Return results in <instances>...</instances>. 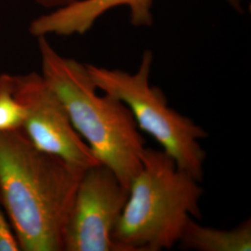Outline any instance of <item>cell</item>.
I'll use <instances>...</instances> for the list:
<instances>
[{"mask_svg": "<svg viewBox=\"0 0 251 251\" xmlns=\"http://www.w3.org/2000/svg\"><path fill=\"white\" fill-rule=\"evenodd\" d=\"M85 171L38 150L22 129L0 132V197L21 251H63Z\"/></svg>", "mask_w": 251, "mask_h": 251, "instance_id": "cell-1", "label": "cell"}, {"mask_svg": "<svg viewBox=\"0 0 251 251\" xmlns=\"http://www.w3.org/2000/svg\"><path fill=\"white\" fill-rule=\"evenodd\" d=\"M127 198L128 189L109 168L86 170L67 219L63 251H119L112 233Z\"/></svg>", "mask_w": 251, "mask_h": 251, "instance_id": "cell-6", "label": "cell"}, {"mask_svg": "<svg viewBox=\"0 0 251 251\" xmlns=\"http://www.w3.org/2000/svg\"><path fill=\"white\" fill-rule=\"evenodd\" d=\"M41 75L63 102L74 127L101 165L128 189L143 167L145 140L123 101L98 95L87 65L58 53L38 37Z\"/></svg>", "mask_w": 251, "mask_h": 251, "instance_id": "cell-2", "label": "cell"}, {"mask_svg": "<svg viewBox=\"0 0 251 251\" xmlns=\"http://www.w3.org/2000/svg\"><path fill=\"white\" fill-rule=\"evenodd\" d=\"M229 6L234 9L235 11L243 13L244 12V8H243V0H225Z\"/></svg>", "mask_w": 251, "mask_h": 251, "instance_id": "cell-12", "label": "cell"}, {"mask_svg": "<svg viewBox=\"0 0 251 251\" xmlns=\"http://www.w3.org/2000/svg\"><path fill=\"white\" fill-rule=\"evenodd\" d=\"M178 244L187 251H251V219L232 230H221L198 225L194 218H190Z\"/></svg>", "mask_w": 251, "mask_h": 251, "instance_id": "cell-8", "label": "cell"}, {"mask_svg": "<svg viewBox=\"0 0 251 251\" xmlns=\"http://www.w3.org/2000/svg\"><path fill=\"white\" fill-rule=\"evenodd\" d=\"M152 62V51L145 50L137 72L132 74L86 65L96 88L123 101L139 129L152 136L179 169L201 182L206 153L200 141L207 138V133L191 118L170 107L164 92L150 84Z\"/></svg>", "mask_w": 251, "mask_h": 251, "instance_id": "cell-4", "label": "cell"}, {"mask_svg": "<svg viewBox=\"0 0 251 251\" xmlns=\"http://www.w3.org/2000/svg\"><path fill=\"white\" fill-rule=\"evenodd\" d=\"M200 181L163 150L145 149L112 233L119 251H161L179 242L190 218H201Z\"/></svg>", "mask_w": 251, "mask_h": 251, "instance_id": "cell-3", "label": "cell"}, {"mask_svg": "<svg viewBox=\"0 0 251 251\" xmlns=\"http://www.w3.org/2000/svg\"><path fill=\"white\" fill-rule=\"evenodd\" d=\"M13 91L25 109L22 130L38 150L83 170L100 164L41 74L13 75Z\"/></svg>", "mask_w": 251, "mask_h": 251, "instance_id": "cell-5", "label": "cell"}, {"mask_svg": "<svg viewBox=\"0 0 251 251\" xmlns=\"http://www.w3.org/2000/svg\"><path fill=\"white\" fill-rule=\"evenodd\" d=\"M25 109L13 91V75H0V132L22 129Z\"/></svg>", "mask_w": 251, "mask_h": 251, "instance_id": "cell-9", "label": "cell"}, {"mask_svg": "<svg viewBox=\"0 0 251 251\" xmlns=\"http://www.w3.org/2000/svg\"><path fill=\"white\" fill-rule=\"evenodd\" d=\"M21 251L16 234L0 197V251Z\"/></svg>", "mask_w": 251, "mask_h": 251, "instance_id": "cell-10", "label": "cell"}, {"mask_svg": "<svg viewBox=\"0 0 251 251\" xmlns=\"http://www.w3.org/2000/svg\"><path fill=\"white\" fill-rule=\"evenodd\" d=\"M153 0H75L33 20L29 25L32 36L48 37L82 36L89 32L105 12L125 6L130 9V23L137 27L151 26Z\"/></svg>", "mask_w": 251, "mask_h": 251, "instance_id": "cell-7", "label": "cell"}, {"mask_svg": "<svg viewBox=\"0 0 251 251\" xmlns=\"http://www.w3.org/2000/svg\"><path fill=\"white\" fill-rule=\"evenodd\" d=\"M36 4L46 9H54L70 4L75 0H35Z\"/></svg>", "mask_w": 251, "mask_h": 251, "instance_id": "cell-11", "label": "cell"}]
</instances>
